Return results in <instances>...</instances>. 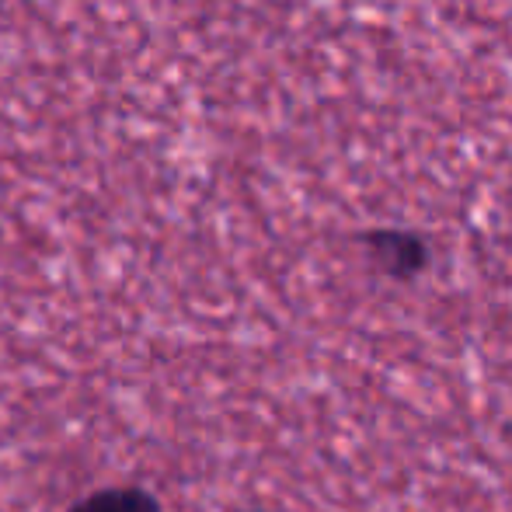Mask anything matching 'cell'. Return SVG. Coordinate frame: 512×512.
<instances>
[{
	"mask_svg": "<svg viewBox=\"0 0 512 512\" xmlns=\"http://www.w3.org/2000/svg\"><path fill=\"white\" fill-rule=\"evenodd\" d=\"M70 512H161L143 488H102Z\"/></svg>",
	"mask_w": 512,
	"mask_h": 512,
	"instance_id": "obj_2",
	"label": "cell"
},
{
	"mask_svg": "<svg viewBox=\"0 0 512 512\" xmlns=\"http://www.w3.org/2000/svg\"><path fill=\"white\" fill-rule=\"evenodd\" d=\"M373 258L387 276H415L425 265V248L422 241H415L411 234H377L370 241Z\"/></svg>",
	"mask_w": 512,
	"mask_h": 512,
	"instance_id": "obj_1",
	"label": "cell"
}]
</instances>
